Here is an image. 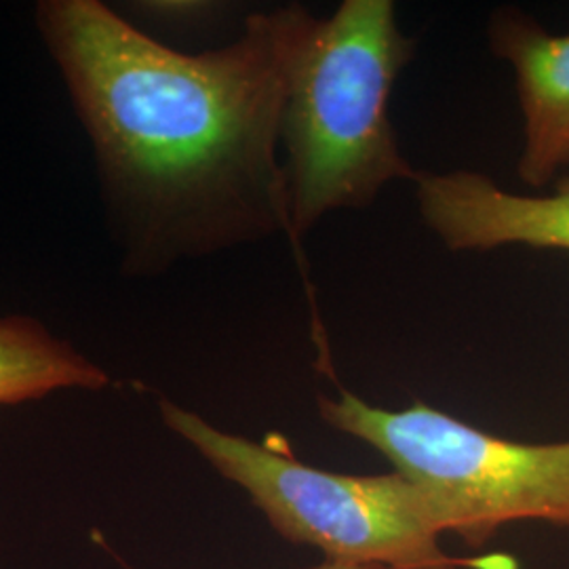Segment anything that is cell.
<instances>
[{"instance_id":"1","label":"cell","mask_w":569,"mask_h":569,"mask_svg":"<svg viewBox=\"0 0 569 569\" xmlns=\"http://www.w3.org/2000/svg\"><path fill=\"white\" fill-rule=\"evenodd\" d=\"M293 4L182 53L102 0H41L34 23L93 150L122 274L154 279L291 232L281 159Z\"/></svg>"},{"instance_id":"2","label":"cell","mask_w":569,"mask_h":569,"mask_svg":"<svg viewBox=\"0 0 569 569\" xmlns=\"http://www.w3.org/2000/svg\"><path fill=\"white\" fill-rule=\"evenodd\" d=\"M413 53L392 0H345L327 20L293 4L281 159L300 260L329 213L366 209L390 183L418 180L390 121L395 82Z\"/></svg>"},{"instance_id":"3","label":"cell","mask_w":569,"mask_h":569,"mask_svg":"<svg viewBox=\"0 0 569 569\" xmlns=\"http://www.w3.org/2000/svg\"><path fill=\"white\" fill-rule=\"evenodd\" d=\"M164 427L226 481L239 486L270 528L327 561L385 569H509L498 557H453L427 493L406 475H345L306 465L279 437L251 441L197 411L161 401Z\"/></svg>"},{"instance_id":"4","label":"cell","mask_w":569,"mask_h":569,"mask_svg":"<svg viewBox=\"0 0 569 569\" xmlns=\"http://www.w3.org/2000/svg\"><path fill=\"white\" fill-rule=\"evenodd\" d=\"M319 413L411 479L427 493L443 533L470 549L521 521L569 529V441L521 443L422 401L385 409L345 388L321 397Z\"/></svg>"},{"instance_id":"5","label":"cell","mask_w":569,"mask_h":569,"mask_svg":"<svg viewBox=\"0 0 569 569\" xmlns=\"http://www.w3.org/2000/svg\"><path fill=\"white\" fill-rule=\"evenodd\" d=\"M413 186L422 222L451 251H569V180L549 194H517L479 171L458 169L425 171Z\"/></svg>"},{"instance_id":"6","label":"cell","mask_w":569,"mask_h":569,"mask_svg":"<svg viewBox=\"0 0 569 569\" xmlns=\"http://www.w3.org/2000/svg\"><path fill=\"white\" fill-rule=\"evenodd\" d=\"M488 42L517 81L523 117L519 178L540 190L569 167V34L555 37L528 13L502 7L489 16Z\"/></svg>"},{"instance_id":"7","label":"cell","mask_w":569,"mask_h":569,"mask_svg":"<svg viewBox=\"0 0 569 569\" xmlns=\"http://www.w3.org/2000/svg\"><path fill=\"white\" fill-rule=\"evenodd\" d=\"M110 376L39 319L0 317V407L41 401L60 390H102Z\"/></svg>"},{"instance_id":"8","label":"cell","mask_w":569,"mask_h":569,"mask_svg":"<svg viewBox=\"0 0 569 569\" xmlns=\"http://www.w3.org/2000/svg\"><path fill=\"white\" fill-rule=\"evenodd\" d=\"M315 569H385L378 566H361V563H346V561H323L321 566Z\"/></svg>"}]
</instances>
